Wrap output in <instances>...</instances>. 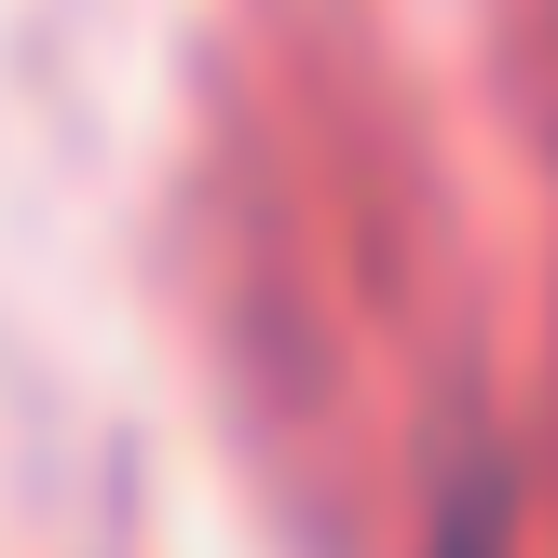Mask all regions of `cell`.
Masks as SVG:
<instances>
[{"label":"cell","mask_w":558,"mask_h":558,"mask_svg":"<svg viewBox=\"0 0 558 558\" xmlns=\"http://www.w3.org/2000/svg\"><path fill=\"white\" fill-rule=\"evenodd\" d=\"M423 558H518V545H505V490H490V477H477V490H450V518H436V545H423Z\"/></svg>","instance_id":"cell-1"}]
</instances>
